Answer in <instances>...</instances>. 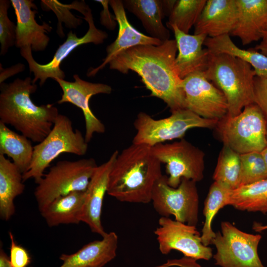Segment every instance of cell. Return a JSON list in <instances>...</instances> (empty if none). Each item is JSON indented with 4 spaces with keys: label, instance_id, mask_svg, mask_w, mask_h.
Segmentation results:
<instances>
[{
    "label": "cell",
    "instance_id": "5b68a950",
    "mask_svg": "<svg viewBox=\"0 0 267 267\" xmlns=\"http://www.w3.org/2000/svg\"><path fill=\"white\" fill-rule=\"evenodd\" d=\"M88 143L79 130H73L71 120L59 114L49 133L42 142L34 146L32 161L29 170L23 174V181L34 178L36 183L38 182L44 177L45 170L61 154L85 155Z\"/></svg>",
    "mask_w": 267,
    "mask_h": 267
},
{
    "label": "cell",
    "instance_id": "4316f807",
    "mask_svg": "<svg viewBox=\"0 0 267 267\" xmlns=\"http://www.w3.org/2000/svg\"><path fill=\"white\" fill-rule=\"evenodd\" d=\"M204 45L213 53H226L238 57L250 64L256 76L267 78V56L254 49H242L232 41L229 35L209 38Z\"/></svg>",
    "mask_w": 267,
    "mask_h": 267
},
{
    "label": "cell",
    "instance_id": "ffe728a7",
    "mask_svg": "<svg viewBox=\"0 0 267 267\" xmlns=\"http://www.w3.org/2000/svg\"><path fill=\"white\" fill-rule=\"evenodd\" d=\"M237 20L236 0H208L194 26V34L209 38L230 35Z\"/></svg>",
    "mask_w": 267,
    "mask_h": 267
},
{
    "label": "cell",
    "instance_id": "f1b7e54d",
    "mask_svg": "<svg viewBox=\"0 0 267 267\" xmlns=\"http://www.w3.org/2000/svg\"><path fill=\"white\" fill-rule=\"evenodd\" d=\"M232 190L219 182L214 181L210 187L204 202L203 215L205 221L202 229L201 238L202 243L206 246L212 244L216 233L212 228V222L219 211L229 205Z\"/></svg>",
    "mask_w": 267,
    "mask_h": 267
},
{
    "label": "cell",
    "instance_id": "7402d4cb",
    "mask_svg": "<svg viewBox=\"0 0 267 267\" xmlns=\"http://www.w3.org/2000/svg\"><path fill=\"white\" fill-rule=\"evenodd\" d=\"M118 244L116 233H107L101 240L92 241L74 253L62 254L63 263L59 267H103L116 257Z\"/></svg>",
    "mask_w": 267,
    "mask_h": 267
},
{
    "label": "cell",
    "instance_id": "4dcf8cb0",
    "mask_svg": "<svg viewBox=\"0 0 267 267\" xmlns=\"http://www.w3.org/2000/svg\"><path fill=\"white\" fill-rule=\"evenodd\" d=\"M206 2V0H177L167 23L188 34L192 27L196 23Z\"/></svg>",
    "mask_w": 267,
    "mask_h": 267
},
{
    "label": "cell",
    "instance_id": "ab89813d",
    "mask_svg": "<svg viewBox=\"0 0 267 267\" xmlns=\"http://www.w3.org/2000/svg\"><path fill=\"white\" fill-rule=\"evenodd\" d=\"M255 49L267 56V30L264 33L260 43L255 46Z\"/></svg>",
    "mask_w": 267,
    "mask_h": 267
},
{
    "label": "cell",
    "instance_id": "1f68e13d",
    "mask_svg": "<svg viewBox=\"0 0 267 267\" xmlns=\"http://www.w3.org/2000/svg\"><path fill=\"white\" fill-rule=\"evenodd\" d=\"M240 186L267 179V168L261 152L240 154Z\"/></svg>",
    "mask_w": 267,
    "mask_h": 267
},
{
    "label": "cell",
    "instance_id": "836d02e7",
    "mask_svg": "<svg viewBox=\"0 0 267 267\" xmlns=\"http://www.w3.org/2000/svg\"><path fill=\"white\" fill-rule=\"evenodd\" d=\"M10 1L0 0V55L5 54L9 48L15 45L16 26L8 18V9Z\"/></svg>",
    "mask_w": 267,
    "mask_h": 267
},
{
    "label": "cell",
    "instance_id": "b9f144b4",
    "mask_svg": "<svg viewBox=\"0 0 267 267\" xmlns=\"http://www.w3.org/2000/svg\"><path fill=\"white\" fill-rule=\"evenodd\" d=\"M177 0H162L163 7L165 16H169Z\"/></svg>",
    "mask_w": 267,
    "mask_h": 267
},
{
    "label": "cell",
    "instance_id": "f546056e",
    "mask_svg": "<svg viewBox=\"0 0 267 267\" xmlns=\"http://www.w3.org/2000/svg\"><path fill=\"white\" fill-rule=\"evenodd\" d=\"M240 154L223 145L213 174L214 181L233 190L240 186Z\"/></svg>",
    "mask_w": 267,
    "mask_h": 267
},
{
    "label": "cell",
    "instance_id": "277c9868",
    "mask_svg": "<svg viewBox=\"0 0 267 267\" xmlns=\"http://www.w3.org/2000/svg\"><path fill=\"white\" fill-rule=\"evenodd\" d=\"M203 73L225 96L227 116H236L246 106L254 103L256 75L246 62L230 54L210 52L208 66Z\"/></svg>",
    "mask_w": 267,
    "mask_h": 267
},
{
    "label": "cell",
    "instance_id": "9a60e30c",
    "mask_svg": "<svg viewBox=\"0 0 267 267\" xmlns=\"http://www.w3.org/2000/svg\"><path fill=\"white\" fill-rule=\"evenodd\" d=\"M73 77L75 81L72 82L58 78L54 80L58 83L63 91L61 98L57 103L62 104L69 102L82 110L85 122V138L89 143L94 134H103L105 131L104 125L91 110L90 98L97 94H110L112 88L106 84L84 81L77 74L74 75Z\"/></svg>",
    "mask_w": 267,
    "mask_h": 267
},
{
    "label": "cell",
    "instance_id": "8fae6325",
    "mask_svg": "<svg viewBox=\"0 0 267 267\" xmlns=\"http://www.w3.org/2000/svg\"><path fill=\"white\" fill-rule=\"evenodd\" d=\"M155 157L166 165L167 182L176 188L182 178L201 181L204 177V152L184 139L151 147Z\"/></svg>",
    "mask_w": 267,
    "mask_h": 267
},
{
    "label": "cell",
    "instance_id": "ee69618b",
    "mask_svg": "<svg viewBox=\"0 0 267 267\" xmlns=\"http://www.w3.org/2000/svg\"><path fill=\"white\" fill-rule=\"evenodd\" d=\"M261 153L264 159L267 170V147L261 152Z\"/></svg>",
    "mask_w": 267,
    "mask_h": 267
},
{
    "label": "cell",
    "instance_id": "52a82bcc",
    "mask_svg": "<svg viewBox=\"0 0 267 267\" xmlns=\"http://www.w3.org/2000/svg\"><path fill=\"white\" fill-rule=\"evenodd\" d=\"M97 167L92 158L58 162L37 183L34 196L39 211L60 196L86 191Z\"/></svg>",
    "mask_w": 267,
    "mask_h": 267
},
{
    "label": "cell",
    "instance_id": "83f0119b",
    "mask_svg": "<svg viewBox=\"0 0 267 267\" xmlns=\"http://www.w3.org/2000/svg\"><path fill=\"white\" fill-rule=\"evenodd\" d=\"M229 205L241 211L267 213V179L232 190Z\"/></svg>",
    "mask_w": 267,
    "mask_h": 267
},
{
    "label": "cell",
    "instance_id": "e0dca14e",
    "mask_svg": "<svg viewBox=\"0 0 267 267\" xmlns=\"http://www.w3.org/2000/svg\"><path fill=\"white\" fill-rule=\"evenodd\" d=\"M166 25L174 32L177 42L178 53L175 64L180 78L183 79L190 74L204 72L210 54L206 47L203 48L207 36L190 35L181 31L174 25L167 22Z\"/></svg>",
    "mask_w": 267,
    "mask_h": 267
},
{
    "label": "cell",
    "instance_id": "74e56055",
    "mask_svg": "<svg viewBox=\"0 0 267 267\" xmlns=\"http://www.w3.org/2000/svg\"><path fill=\"white\" fill-rule=\"evenodd\" d=\"M174 266L179 267H202L196 262V260L185 256L178 259L168 260L166 263L155 267H171Z\"/></svg>",
    "mask_w": 267,
    "mask_h": 267
},
{
    "label": "cell",
    "instance_id": "3957f363",
    "mask_svg": "<svg viewBox=\"0 0 267 267\" xmlns=\"http://www.w3.org/2000/svg\"><path fill=\"white\" fill-rule=\"evenodd\" d=\"M37 89L29 77L0 84V122L40 143L49 133L59 114L53 104L38 106L33 102L30 95Z\"/></svg>",
    "mask_w": 267,
    "mask_h": 267
},
{
    "label": "cell",
    "instance_id": "f35d334b",
    "mask_svg": "<svg viewBox=\"0 0 267 267\" xmlns=\"http://www.w3.org/2000/svg\"><path fill=\"white\" fill-rule=\"evenodd\" d=\"M25 66L22 64H17L7 69L1 68L0 64V83H3L5 80L10 76L16 74L24 70Z\"/></svg>",
    "mask_w": 267,
    "mask_h": 267
},
{
    "label": "cell",
    "instance_id": "7bdbcfd3",
    "mask_svg": "<svg viewBox=\"0 0 267 267\" xmlns=\"http://www.w3.org/2000/svg\"><path fill=\"white\" fill-rule=\"evenodd\" d=\"M253 229L257 232H261L267 229V225H264L256 222L253 225Z\"/></svg>",
    "mask_w": 267,
    "mask_h": 267
},
{
    "label": "cell",
    "instance_id": "e575fe53",
    "mask_svg": "<svg viewBox=\"0 0 267 267\" xmlns=\"http://www.w3.org/2000/svg\"><path fill=\"white\" fill-rule=\"evenodd\" d=\"M10 239V261L12 267H27L31 263V257L27 250L16 243L13 235L9 232Z\"/></svg>",
    "mask_w": 267,
    "mask_h": 267
},
{
    "label": "cell",
    "instance_id": "60d3db41",
    "mask_svg": "<svg viewBox=\"0 0 267 267\" xmlns=\"http://www.w3.org/2000/svg\"><path fill=\"white\" fill-rule=\"evenodd\" d=\"M0 267H12L9 257L2 248L0 250Z\"/></svg>",
    "mask_w": 267,
    "mask_h": 267
},
{
    "label": "cell",
    "instance_id": "6da1fadb",
    "mask_svg": "<svg viewBox=\"0 0 267 267\" xmlns=\"http://www.w3.org/2000/svg\"><path fill=\"white\" fill-rule=\"evenodd\" d=\"M177 51L175 40L159 45H139L117 55L109 62V68L123 74L136 72L150 95L161 99L171 112L186 109L182 79L175 64Z\"/></svg>",
    "mask_w": 267,
    "mask_h": 267
},
{
    "label": "cell",
    "instance_id": "7a4b0ae2",
    "mask_svg": "<svg viewBox=\"0 0 267 267\" xmlns=\"http://www.w3.org/2000/svg\"><path fill=\"white\" fill-rule=\"evenodd\" d=\"M162 175L161 163L151 147L132 143L115 160L107 193L121 202L148 203L155 183Z\"/></svg>",
    "mask_w": 267,
    "mask_h": 267
},
{
    "label": "cell",
    "instance_id": "d6986e66",
    "mask_svg": "<svg viewBox=\"0 0 267 267\" xmlns=\"http://www.w3.org/2000/svg\"><path fill=\"white\" fill-rule=\"evenodd\" d=\"M109 4L113 10L115 19L119 25L118 36L116 39L107 47V55L103 59L101 64L97 68L88 70L87 75L89 77L94 76L117 55L129 48L139 45H159L164 43L140 33L130 24L122 0H110Z\"/></svg>",
    "mask_w": 267,
    "mask_h": 267
},
{
    "label": "cell",
    "instance_id": "8992f818",
    "mask_svg": "<svg viewBox=\"0 0 267 267\" xmlns=\"http://www.w3.org/2000/svg\"><path fill=\"white\" fill-rule=\"evenodd\" d=\"M215 128L223 145L239 154L261 152L267 147V121L255 103L234 117L226 115Z\"/></svg>",
    "mask_w": 267,
    "mask_h": 267
},
{
    "label": "cell",
    "instance_id": "4fadbf2b",
    "mask_svg": "<svg viewBox=\"0 0 267 267\" xmlns=\"http://www.w3.org/2000/svg\"><path fill=\"white\" fill-rule=\"evenodd\" d=\"M158 223L154 233L162 254L166 255L176 250L196 260H209L212 257V249L202 243L196 226L165 217H161Z\"/></svg>",
    "mask_w": 267,
    "mask_h": 267
},
{
    "label": "cell",
    "instance_id": "9c48e42d",
    "mask_svg": "<svg viewBox=\"0 0 267 267\" xmlns=\"http://www.w3.org/2000/svg\"><path fill=\"white\" fill-rule=\"evenodd\" d=\"M196 182L182 178L179 185H169L167 176L162 175L153 188L151 201L161 217L173 215L175 220L196 226L198 222L199 195Z\"/></svg>",
    "mask_w": 267,
    "mask_h": 267
},
{
    "label": "cell",
    "instance_id": "7c38bea8",
    "mask_svg": "<svg viewBox=\"0 0 267 267\" xmlns=\"http://www.w3.org/2000/svg\"><path fill=\"white\" fill-rule=\"evenodd\" d=\"M83 15V18L88 22L89 25L88 32L84 36L78 37L75 33L70 31L67 35L66 40L59 46L52 59L48 63L41 64L37 62L33 57L31 46H26L20 48L21 55L27 60L30 72L34 73L33 84H35L39 79L40 85L42 86L49 78L54 80L57 78L64 79L65 75L61 69L60 65L72 51L83 44H101L107 38L106 32L96 28L89 7Z\"/></svg>",
    "mask_w": 267,
    "mask_h": 267
},
{
    "label": "cell",
    "instance_id": "5bb4252c",
    "mask_svg": "<svg viewBox=\"0 0 267 267\" xmlns=\"http://www.w3.org/2000/svg\"><path fill=\"white\" fill-rule=\"evenodd\" d=\"M186 109L203 118L220 120L228 113V104L223 92L208 80L203 72L182 79Z\"/></svg>",
    "mask_w": 267,
    "mask_h": 267
},
{
    "label": "cell",
    "instance_id": "d590c367",
    "mask_svg": "<svg viewBox=\"0 0 267 267\" xmlns=\"http://www.w3.org/2000/svg\"><path fill=\"white\" fill-rule=\"evenodd\" d=\"M254 103L261 109L267 121V78L255 77Z\"/></svg>",
    "mask_w": 267,
    "mask_h": 267
},
{
    "label": "cell",
    "instance_id": "8d00e7d4",
    "mask_svg": "<svg viewBox=\"0 0 267 267\" xmlns=\"http://www.w3.org/2000/svg\"><path fill=\"white\" fill-rule=\"evenodd\" d=\"M96 1L100 3L103 6V10L100 12V23L106 28L110 30H114L116 28L117 22L114 16L110 12L108 9L109 0H96Z\"/></svg>",
    "mask_w": 267,
    "mask_h": 267
},
{
    "label": "cell",
    "instance_id": "cb8c5ba5",
    "mask_svg": "<svg viewBox=\"0 0 267 267\" xmlns=\"http://www.w3.org/2000/svg\"><path fill=\"white\" fill-rule=\"evenodd\" d=\"M23 174L19 169L0 154V217L8 221L15 213V198L25 189Z\"/></svg>",
    "mask_w": 267,
    "mask_h": 267
},
{
    "label": "cell",
    "instance_id": "30bf717a",
    "mask_svg": "<svg viewBox=\"0 0 267 267\" xmlns=\"http://www.w3.org/2000/svg\"><path fill=\"white\" fill-rule=\"evenodd\" d=\"M221 232L212 240L216 265L222 267H265L258 253L262 236L244 232L229 222L221 223Z\"/></svg>",
    "mask_w": 267,
    "mask_h": 267
},
{
    "label": "cell",
    "instance_id": "d6a6232c",
    "mask_svg": "<svg viewBox=\"0 0 267 267\" xmlns=\"http://www.w3.org/2000/svg\"><path fill=\"white\" fill-rule=\"evenodd\" d=\"M77 1H74L70 4H63L57 0L41 1V5L44 10H52L58 19L57 32L61 38L64 36L61 23L64 22L68 28H75L82 23L80 18L75 17L70 12V9L76 10Z\"/></svg>",
    "mask_w": 267,
    "mask_h": 267
},
{
    "label": "cell",
    "instance_id": "ba28073f",
    "mask_svg": "<svg viewBox=\"0 0 267 267\" xmlns=\"http://www.w3.org/2000/svg\"><path fill=\"white\" fill-rule=\"evenodd\" d=\"M166 118L155 119L145 112H139L134 126L136 130L132 143L152 147L166 141L182 139L193 128H215L218 120L203 118L187 109L171 112Z\"/></svg>",
    "mask_w": 267,
    "mask_h": 267
},
{
    "label": "cell",
    "instance_id": "d4e9b609",
    "mask_svg": "<svg viewBox=\"0 0 267 267\" xmlns=\"http://www.w3.org/2000/svg\"><path fill=\"white\" fill-rule=\"evenodd\" d=\"M124 8L141 22L150 37L162 42L170 40V34L162 23L165 16L162 0H124Z\"/></svg>",
    "mask_w": 267,
    "mask_h": 267
},
{
    "label": "cell",
    "instance_id": "484cf974",
    "mask_svg": "<svg viewBox=\"0 0 267 267\" xmlns=\"http://www.w3.org/2000/svg\"><path fill=\"white\" fill-rule=\"evenodd\" d=\"M33 152L34 146L30 139L0 122V154L11 158L22 174L29 170Z\"/></svg>",
    "mask_w": 267,
    "mask_h": 267
},
{
    "label": "cell",
    "instance_id": "44dd1931",
    "mask_svg": "<svg viewBox=\"0 0 267 267\" xmlns=\"http://www.w3.org/2000/svg\"><path fill=\"white\" fill-rule=\"evenodd\" d=\"M238 8L236 26L230 35L243 45L261 40L267 30V0H236Z\"/></svg>",
    "mask_w": 267,
    "mask_h": 267
},
{
    "label": "cell",
    "instance_id": "2e32d148",
    "mask_svg": "<svg viewBox=\"0 0 267 267\" xmlns=\"http://www.w3.org/2000/svg\"><path fill=\"white\" fill-rule=\"evenodd\" d=\"M119 153L115 150L106 162L98 166L86 191L81 221L102 237L107 234L101 220L103 201L107 191L109 173Z\"/></svg>",
    "mask_w": 267,
    "mask_h": 267
},
{
    "label": "cell",
    "instance_id": "603a6c76",
    "mask_svg": "<svg viewBox=\"0 0 267 267\" xmlns=\"http://www.w3.org/2000/svg\"><path fill=\"white\" fill-rule=\"evenodd\" d=\"M86 191H74L60 196L40 211L50 226L61 224H78L82 222Z\"/></svg>",
    "mask_w": 267,
    "mask_h": 267
},
{
    "label": "cell",
    "instance_id": "ac0fdd59",
    "mask_svg": "<svg viewBox=\"0 0 267 267\" xmlns=\"http://www.w3.org/2000/svg\"><path fill=\"white\" fill-rule=\"evenodd\" d=\"M16 17V39L15 45L22 48L31 46L32 50H44L48 45L49 38L46 35L52 27L43 22L38 24L35 20L36 6L31 0H11Z\"/></svg>",
    "mask_w": 267,
    "mask_h": 267
}]
</instances>
